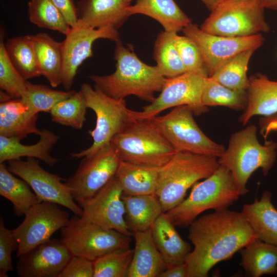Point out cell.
Here are the masks:
<instances>
[{
    "instance_id": "obj_1",
    "label": "cell",
    "mask_w": 277,
    "mask_h": 277,
    "mask_svg": "<svg viewBox=\"0 0 277 277\" xmlns=\"http://www.w3.org/2000/svg\"><path fill=\"white\" fill-rule=\"evenodd\" d=\"M188 238L193 245L185 264L187 277H207L211 268L257 238L242 212L225 209L196 218Z\"/></svg>"
},
{
    "instance_id": "obj_2",
    "label": "cell",
    "mask_w": 277,
    "mask_h": 277,
    "mask_svg": "<svg viewBox=\"0 0 277 277\" xmlns=\"http://www.w3.org/2000/svg\"><path fill=\"white\" fill-rule=\"evenodd\" d=\"M115 71L109 75H90L94 87L116 99H124L134 95L151 103L154 93L161 91L166 78L156 66L142 62L130 47H126L119 40L116 42L114 53Z\"/></svg>"
},
{
    "instance_id": "obj_3",
    "label": "cell",
    "mask_w": 277,
    "mask_h": 277,
    "mask_svg": "<svg viewBox=\"0 0 277 277\" xmlns=\"http://www.w3.org/2000/svg\"><path fill=\"white\" fill-rule=\"evenodd\" d=\"M256 132L257 127L250 124L233 133L227 148L217 160L231 173L241 195L248 192L247 184L251 174L261 168L267 175L276 160L277 143L265 140L262 145Z\"/></svg>"
},
{
    "instance_id": "obj_4",
    "label": "cell",
    "mask_w": 277,
    "mask_h": 277,
    "mask_svg": "<svg viewBox=\"0 0 277 277\" xmlns=\"http://www.w3.org/2000/svg\"><path fill=\"white\" fill-rule=\"evenodd\" d=\"M240 195L231 173L220 165L209 176L193 186L187 197L166 213L175 226H189L207 210L228 209Z\"/></svg>"
},
{
    "instance_id": "obj_5",
    "label": "cell",
    "mask_w": 277,
    "mask_h": 277,
    "mask_svg": "<svg viewBox=\"0 0 277 277\" xmlns=\"http://www.w3.org/2000/svg\"><path fill=\"white\" fill-rule=\"evenodd\" d=\"M219 166L215 157L176 152L159 169L155 194L163 212L168 211L181 203L190 187L209 176Z\"/></svg>"
},
{
    "instance_id": "obj_6",
    "label": "cell",
    "mask_w": 277,
    "mask_h": 277,
    "mask_svg": "<svg viewBox=\"0 0 277 277\" xmlns=\"http://www.w3.org/2000/svg\"><path fill=\"white\" fill-rule=\"evenodd\" d=\"M111 142L122 161L142 165L161 167L176 152L150 119L134 121Z\"/></svg>"
},
{
    "instance_id": "obj_7",
    "label": "cell",
    "mask_w": 277,
    "mask_h": 277,
    "mask_svg": "<svg viewBox=\"0 0 277 277\" xmlns=\"http://www.w3.org/2000/svg\"><path fill=\"white\" fill-rule=\"evenodd\" d=\"M88 108L96 115L95 128L88 133L92 143L88 148L71 154L72 158L90 156L102 147L111 143L112 138L136 120L134 111L128 108L125 99L112 98L88 83L83 84L80 88Z\"/></svg>"
},
{
    "instance_id": "obj_8",
    "label": "cell",
    "mask_w": 277,
    "mask_h": 277,
    "mask_svg": "<svg viewBox=\"0 0 277 277\" xmlns=\"http://www.w3.org/2000/svg\"><path fill=\"white\" fill-rule=\"evenodd\" d=\"M259 0H225L211 11L200 27L204 31L228 37H246L269 31Z\"/></svg>"
},
{
    "instance_id": "obj_9",
    "label": "cell",
    "mask_w": 277,
    "mask_h": 277,
    "mask_svg": "<svg viewBox=\"0 0 277 277\" xmlns=\"http://www.w3.org/2000/svg\"><path fill=\"white\" fill-rule=\"evenodd\" d=\"M187 105L175 107L167 114L150 120L176 152L219 158L225 147L209 138L200 128Z\"/></svg>"
},
{
    "instance_id": "obj_10",
    "label": "cell",
    "mask_w": 277,
    "mask_h": 277,
    "mask_svg": "<svg viewBox=\"0 0 277 277\" xmlns=\"http://www.w3.org/2000/svg\"><path fill=\"white\" fill-rule=\"evenodd\" d=\"M61 240L73 255L95 261L113 251L130 248L131 238L107 229L75 215L62 229Z\"/></svg>"
},
{
    "instance_id": "obj_11",
    "label": "cell",
    "mask_w": 277,
    "mask_h": 277,
    "mask_svg": "<svg viewBox=\"0 0 277 277\" xmlns=\"http://www.w3.org/2000/svg\"><path fill=\"white\" fill-rule=\"evenodd\" d=\"M207 76V70H203L166 78L160 95L142 111H134L135 118L151 119L167 109L182 105L188 106L195 115L206 112L208 108L202 104L201 96Z\"/></svg>"
},
{
    "instance_id": "obj_12",
    "label": "cell",
    "mask_w": 277,
    "mask_h": 277,
    "mask_svg": "<svg viewBox=\"0 0 277 277\" xmlns=\"http://www.w3.org/2000/svg\"><path fill=\"white\" fill-rule=\"evenodd\" d=\"M121 161L111 142L83 157L75 173L65 182L73 199L78 203L92 197L115 175Z\"/></svg>"
},
{
    "instance_id": "obj_13",
    "label": "cell",
    "mask_w": 277,
    "mask_h": 277,
    "mask_svg": "<svg viewBox=\"0 0 277 277\" xmlns=\"http://www.w3.org/2000/svg\"><path fill=\"white\" fill-rule=\"evenodd\" d=\"M70 219L68 212L55 203L42 201L33 206L22 223L12 230L18 245L16 256L51 239L54 232L68 224Z\"/></svg>"
},
{
    "instance_id": "obj_14",
    "label": "cell",
    "mask_w": 277,
    "mask_h": 277,
    "mask_svg": "<svg viewBox=\"0 0 277 277\" xmlns=\"http://www.w3.org/2000/svg\"><path fill=\"white\" fill-rule=\"evenodd\" d=\"M182 31L197 46L208 76L241 52L253 47L259 48L265 41L262 33L246 37L211 34L191 22Z\"/></svg>"
},
{
    "instance_id": "obj_15",
    "label": "cell",
    "mask_w": 277,
    "mask_h": 277,
    "mask_svg": "<svg viewBox=\"0 0 277 277\" xmlns=\"http://www.w3.org/2000/svg\"><path fill=\"white\" fill-rule=\"evenodd\" d=\"M7 162L9 171L24 180L41 202L55 203L65 207L75 215L82 216V209L75 202L69 188L63 183L66 180L45 170L35 158Z\"/></svg>"
},
{
    "instance_id": "obj_16",
    "label": "cell",
    "mask_w": 277,
    "mask_h": 277,
    "mask_svg": "<svg viewBox=\"0 0 277 277\" xmlns=\"http://www.w3.org/2000/svg\"><path fill=\"white\" fill-rule=\"evenodd\" d=\"M123 193L116 176L92 197L78 203L83 220L131 236L125 220Z\"/></svg>"
},
{
    "instance_id": "obj_17",
    "label": "cell",
    "mask_w": 277,
    "mask_h": 277,
    "mask_svg": "<svg viewBox=\"0 0 277 277\" xmlns=\"http://www.w3.org/2000/svg\"><path fill=\"white\" fill-rule=\"evenodd\" d=\"M62 42L63 68L61 82L69 90L72 86L77 70L82 64L93 55L92 46L97 39L119 41L117 30L111 27L91 28L81 25L71 27Z\"/></svg>"
},
{
    "instance_id": "obj_18",
    "label": "cell",
    "mask_w": 277,
    "mask_h": 277,
    "mask_svg": "<svg viewBox=\"0 0 277 277\" xmlns=\"http://www.w3.org/2000/svg\"><path fill=\"white\" fill-rule=\"evenodd\" d=\"M73 255L61 239H51L18 257L17 275L58 277Z\"/></svg>"
},
{
    "instance_id": "obj_19",
    "label": "cell",
    "mask_w": 277,
    "mask_h": 277,
    "mask_svg": "<svg viewBox=\"0 0 277 277\" xmlns=\"http://www.w3.org/2000/svg\"><path fill=\"white\" fill-rule=\"evenodd\" d=\"M130 5L123 0H79L77 25L117 30L131 16L128 10Z\"/></svg>"
},
{
    "instance_id": "obj_20",
    "label": "cell",
    "mask_w": 277,
    "mask_h": 277,
    "mask_svg": "<svg viewBox=\"0 0 277 277\" xmlns=\"http://www.w3.org/2000/svg\"><path fill=\"white\" fill-rule=\"evenodd\" d=\"M37 117L21 98L1 102L0 135L21 141L30 134L39 135Z\"/></svg>"
},
{
    "instance_id": "obj_21",
    "label": "cell",
    "mask_w": 277,
    "mask_h": 277,
    "mask_svg": "<svg viewBox=\"0 0 277 277\" xmlns=\"http://www.w3.org/2000/svg\"><path fill=\"white\" fill-rule=\"evenodd\" d=\"M248 103L238 121L245 125L254 116H268L277 113V81L257 74L249 78Z\"/></svg>"
},
{
    "instance_id": "obj_22",
    "label": "cell",
    "mask_w": 277,
    "mask_h": 277,
    "mask_svg": "<svg viewBox=\"0 0 277 277\" xmlns=\"http://www.w3.org/2000/svg\"><path fill=\"white\" fill-rule=\"evenodd\" d=\"M38 135V142L30 145L23 144L15 138L0 135V163L27 157L40 160L50 166L55 165L60 160L52 156L50 152L60 136L46 129L41 130Z\"/></svg>"
},
{
    "instance_id": "obj_23",
    "label": "cell",
    "mask_w": 277,
    "mask_h": 277,
    "mask_svg": "<svg viewBox=\"0 0 277 277\" xmlns=\"http://www.w3.org/2000/svg\"><path fill=\"white\" fill-rule=\"evenodd\" d=\"M154 242L167 266L185 263L191 251L166 212H163L151 228Z\"/></svg>"
},
{
    "instance_id": "obj_24",
    "label": "cell",
    "mask_w": 277,
    "mask_h": 277,
    "mask_svg": "<svg viewBox=\"0 0 277 277\" xmlns=\"http://www.w3.org/2000/svg\"><path fill=\"white\" fill-rule=\"evenodd\" d=\"M132 259L128 277H157L167 267L152 238L151 229L135 231Z\"/></svg>"
},
{
    "instance_id": "obj_25",
    "label": "cell",
    "mask_w": 277,
    "mask_h": 277,
    "mask_svg": "<svg viewBox=\"0 0 277 277\" xmlns=\"http://www.w3.org/2000/svg\"><path fill=\"white\" fill-rule=\"evenodd\" d=\"M271 200V193L265 191L259 200L245 204L242 212L257 238L277 246V209Z\"/></svg>"
},
{
    "instance_id": "obj_26",
    "label": "cell",
    "mask_w": 277,
    "mask_h": 277,
    "mask_svg": "<svg viewBox=\"0 0 277 277\" xmlns=\"http://www.w3.org/2000/svg\"><path fill=\"white\" fill-rule=\"evenodd\" d=\"M128 10L131 15L141 14L153 18L166 31L177 33L191 23L174 0H136Z\"/></svg>"
},
{
    "instance_id": "obj_27",
    "label": "cell",
    "mask_w": 277,
    "mask_h": 277,
    "mask_svg": "<svg viewBox=\"0 0 277 277\" xmlns=\"http://www.w3.org/2000/svg\"><path fill=\"white\" fill-rule=\"evenodd\" d=\"M159 169L122 161L115 176L124 195L153 194L157 187Z\"/></svg>"
},
{
    "instance_id": "obj_28",
    "label": "cell",
    "mask_w": 277,
    "mask_h": 277,
    "mask_svg": "<svg viewBox=\"0 0 277 277\" xmlns=\"http://www.w3.org/2000/svg\"><path fill=\"white\" fill-rule=\"evenodd\" d=\"M126 224L133 233L150 229L157 217L164 212L155 194L123 195Z\"/></svg>"
},
{
    "instance_id": "obj_29",
    "label": "cell",
    "mask_w": 277,
    "mask_h": 277,
    "mask_svg": "<svg viewBox=\"0 0 277 277\" xmlns=\"http://www.w3.org/2000/svg\"><path fill=\"white\" fill-rule=\"evenodd\" d=\"M32 36L41 75H43L48 80L52 87H57L62 84V42L55 41L46 33H38Z\"/></svg>"
},
{
    "instance_id": "obj_30",
    "label": "cell",
    "mask_w": 277,
    "mask_h": 277,
    "mask_svg": "<svg viewBox=\"0 0 277 277\" xmlns=\"http://www.w3.org/2000/svg\"><path fill=\"white\" fill-rule=\"evenodd\" d=\"M239 252L241 265L248 276L277 275V246L256 238Z\"/></svg>"
},
{
    "instance_id": "obj_31",
    "label": "cell",
    "mask_w": 277,
    "mask_h": 277,
    "mask_svg": "<svg viewBox=\"0 0 277 277\" xmlns=\"http://www.w3.org/2000/svg\"><path fill=\"white\" fill-rule=\"evenodd\" d=\"M13 174L4 163H0V194L12 203L14 213L21 216L41 201L24 180Z\"/></svg>"
},
{
    "instance_id": "obj_32",
    "label": "cell",
    "mask_w": 277,
    "mask_h": 277,
    "mask_svg": "<svg viewBox=\"0 0 277 277\" xmlns=\"http://www.w3.org/2000/svg\"><path fill=\"white\" fill-rule=\"evenodd\" d=\"M5 46L12 63L26 80L41 75L32 35L12 37Z\"/></svg>"
},
{
    "instance_id": "obj_33",
    "label": "cell",
    "mask_w": 277,
    "mask_h": 277,
    "mask_svg": "<svg viewBox=\"0 0 277 277\" xmlns=\"http://www.w3.org/2000/svg\"><path fill=\"white\" fill-rule=\"evenodd\" d=\"M176 32L164 31L157 36L153 55L156 67L166 78H172L186 72L174 44Z\"/></svg>"
},
{
    "instance_id": "obj_34",
    "label": "cell",
    "mask_w": 277,
    "mask_h": 277,
    "mask_svg": "<svg viewBox=\"0 0 277 277\" xmlns=\"http://www.w3.org/2000/svg\"><path fill=\"white\" fill-rule=\"evenodd\" d=\"M201 101L206 106H224L236 111L244 110L248 103L246 90L229 88L207 76L204 82Z\"/></svg>"
},
{
    "instance_id": "obj_35",
    "label": "cell",
    "mask_w": 277,
    "mask_h": 277,
    "mask_svg": "<svg viewBox=\"0 0 277 277\" xmlns=\"http://www.w3.org/2000/svg\"><path fill=\"white\" fill-rule=\"evenodd\" d=\"M258 49L257 47H253L241 52L209 77L229 88L246 90L249 82L247 75L248 63Z\"/></svg>"
},
{
    "instance_id": "obj_36",
    "label": "cell",
    "mask_w": 277,
    "mask_h": 277,
    "mask_svg": "<svg viewBox=\"0 0 277 277\" xmlns=\"http://www.w3.org/2000/svg\"><path fill=\"white\" fill-rule=\"evenodd\" d=\"M28 15L30 21L37 27L57 31L65 35L71 28L51 0H30Z\"/></svg>"
},
{
    "instance_id": "obj_37",
    "label": "cell",
    "mask_w": 277,
    "mask_h": 277,
    "mask_svg": "<svg viewBox=\"0 0 277 277\" xmlns=\"http://www.w3.org/2000/svg\"><path fill=\"white\" fill-rule=\"evenodd\" d=\"M87 108L84 96L80 90L68 98L57 103L49 113L52 122L81 129L86 120Z\"/></svg>"
},
{
    "instance_id": "obj_38",
    "label": "cell",
    "mask_w": 277,
    "mask_h": 277,
    "mask_svg": "<svg viewBox=\"0 0 277 277\" xmlns=\"http://www.w3.org/2000/svg\"><path fill=\"white\" fill-rule=\"evenodd\" d=\"M27 93L21 98L35 113L50 112L58 102L65 100L75 92L69 90L66 91L53 89L44 85L33 84L27 81Z\"/></svg>"
},
{
    "instance_id": "obj_39",
    "label": "cell",
    "mask_w": 277,
    "mask_h": 277,
    "mask_svg": "<svg viewBox=\"0 0 277 277\" xmlns=\"http://www.w3.org/2000/svg\"><path fill=\"white\" fill-rule=\"evenodd\" d=\"M133 249H118L93 261V277H125L132 259Z\"/></svg>"
},
{
    "instance_id": "obj_40",
    "label": "cell",
    "mask_w": 277,
    "mask_h": 277,
    "mask_svg": "<svg viewBox=\"0 0 277 277\" xmlns=\"http://www.w3.org/2000/svg\"><path fill=\"white\" fill-rule=\"evenodd\" d=\"M3 36V34H1L0 87L12 97L24 98L27 93V81L10 61L5 48Z\"/></svg>"
},
{
    "instance_id": "obj_41",
    "label": "cell",
    "mask_w": 277,
    "mask_h": 277,
    "mask_svg": "<svg viewBox=\"0 0 277 277\" xmlns=\"http://www.w3.org/2000/svg\"><path fill=\"white\" fill-rule=\"evenodd\" d=\"M174 44L187 72L206 70L201 52L190 38L176 34Z\"/></svg>"
},
{
    "instance_id": "obj_42",
    "label": "cell",
    "mask_w": 277,
    "mask_h": 277,
    "mask_svg": "<svg viewBox=\"0 0 277 277\" xmlns=\"http://www.w3.org/2000/svg\"><path fill=\"white\" fill-rule=\"evenodd\" d=\"M18 243L13 230L5 226L2 217L0 219V277H8V272L13 270L12 253L17 250Z\"/></svg>"
},
{
    "instance_id": "obj_43",
    "label": "cell",
    "mask_w": 277,
    "mask_h": 277,
    "mask_svg": "<svg viewBox=\"0 0 277 277\" xmlns=\"http://www.w3.org/2000/svg\"><path fill=\"white\" fill-rule=\"evenodd\" d=\"M93 261L81 255H73L58 277H93Z\"/></svg>"
},
{
    "instance_id": "obj_44",
    "label": "cell",
    "mask_w": 277,
    "mask_h": 277,
    "mask_svg": "<svg viewBox=\"0 0 277 277\" xmlns=\"http://www.w3.org/2000/svg\"><path fill=\"white\" fill-rule=\"evenodd\" d=\"M62 13L71 27L77 24V8L73 0H51Z\"/></svg>"
},
{
    "instance_id": "obj_45",
    "label": "cell",
    "mask_w": 277,
    "mask_h": 277,
    "mask_svg": "<svg viewBox=\"0 0 277 277\" xmlns=\"http://www.w3.org/2000/svg\"><path fill=\"white\" fill-rule=\"evenodd\" d=\"M260 133L266 140L269 134L277 131V113L268 116H262L259 121Z\"/></svg>"
},
{
    "instance_id": "obj_46",
    "label": "cell",
    "mask_w": 277,
    "mask_h": 277,
    "mask_svg": "<svg viewBox=\"0 0 277 277\" xmlns=\"http://www.w3.org/2000/svg\"><path fill=\"white\" fill-rule=\"evenodd\" d=\"M187 270L185 263L168 267L159 277H187Z\"/></svg>"
},
{
    "instance_id": "obj_47",
    "label": "cell",
    "mask_w": 277,
    "mask_h": 277,
    "mask_svg": "<svg viewBox=\"0 0 277 277\" xmlns=\"http://www.w3.org/2000/svg\"><path fill=\"white\" fill-rule=\"evenodd\" d=\"M264 9L277 10V0H259Z\"/></svg>"
},
{
    "instance_id": "obj_48",
    "label": "cell",
    "mask_w": 277,
    "mask_h": 277,
    "mask_svg": "<svg viewBox=\"0 0 277 277\" xmlns=\"http://www.w3.org/2000/svg\"><path fill=\"white\" fill-rule=\"evenodd\" d=\"M207 8L211 11L215 8L225 0H200Z\"/></svg>"
},
{
    "instance_id": "obj_49",
    "label": "cell",
    "mask_w": 277,
    "mask_h": 277,
    "mask_svg": "<svg viewBox=\"0 0 277 277\" xmlns=\"http://www.w3.org/2000/svg\"><path fill=\"white\" fill-rule=\"evenodd\" d=\"M125 2H126L127 3H131V2L132 1V0H123Z\"/></svg>"
}]
</instances>
